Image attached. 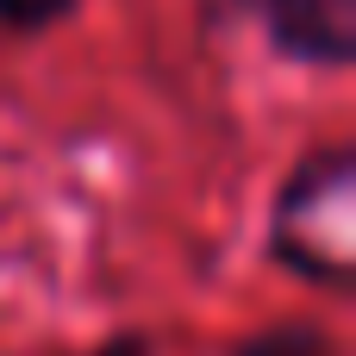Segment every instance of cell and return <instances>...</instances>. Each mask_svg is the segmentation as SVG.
<instances>
[{"label": "cell", "mask_w": 356, "mask_h": 356, "mask_svg": "<svg viewBox=\"0 0 356 356\" xmlns=\"http://www.w3.org/2000/svg\"><path fill=\"white\" fill-rule=\"evenodd\" d=\"M275 257L307 282L350 288L356 275V163L344 144L319 150L275 207Z\"/></svg>", "instance_id": "obj_1"}, {"label": "cell", "mask_w": 356, "mask_h": 356, "mask_svg": "<svg viewBox=\"0 0 356 356\" xmlns=\"http://www.w3.org/2000/svg\"><path fill=\"white\" fill-rule=\"evenodd\" d=\"M269 19L294 56L344 63L356 50V0H269Z\"/></svg>", "instance_id": "obj_2"}, {"label": "cell", "mask_w": 356, "mask_h": 356, "mask_svg": "<svg viewBox=\"0 0 356 356\" xmlns=\"http://www.w3.org/2000/svg\"><path fill=\"white\" fill-rule=\"evenodd\" d=\"M238 356H332L319 338H300V332H275V338H257V344H244Z\"/></svg>", "instance_id": "obj_3"}, {"label": "cell", "mask_w": 356, "mask_h": 356, "mask_svg": "<svg viewBox=\"0 0 356 356\" xmlns=\"http://www.w3.org/2000/svg\"><path fill=\"white\" fill-rule=\"evenodd\" d=\"M69 0H0V19H13V25H44V19H56Z\"/></svg>", "instance_id": "obj_4"}, {"label": "cell", "mask_w": 356, "mask_h": 356, "mask_svg": "<svg viewBox=\"0 0 356 356\" xmlns=\"http://www.w3.org/2000/svg\"><path fill=\"white\" fill-rule=\"evenodd\" d=\"M88 356H150V344L144 338H113V344H100V350H88Z\"/></svg>", "instance_id": "obj_5"}]
</instances>
